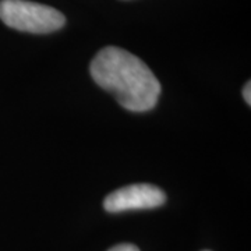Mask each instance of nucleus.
<instances>
[{
    "label": "nucleus",
    "instance_id": "nucleus-1",
    "mask_svg": "<svg viewBox=\"0 0 251 251\" xmlns=\"http://www.w3.org/2000/svg\"><path fill=\"white\" fill-rule=\"evenodd\" d=\"M90 72L99 87L113 94L127 110L148 112L158 103V78L141 59L125 49L103 48L92 59Z\"/></svg>",
    "mask_w": 251,
    "mask_h": 251
},
{
    "label": "nucleus",
    "instance_id": "nucleus-2",
    "mask_svg": "<svg viewBox=\"0 0 251 251\" xmlns=\"http://www.w3.org/2000/svg\"><path fill=\"white\" fill-rule=\"evenodd\" d=\"M0 20L7 27L31 34H49L66 24L59 10L28 0H0Z\"/></svg>",
    "mask_w": 251,
    "mask_h": 251
},
{
    "label": "nucleus",
    "instance_id": "nucleus-3",
    "mask_svg": "<svg viewBox=\"0 0 251 251\" xmlns=\"http://www.w3.org/2000/svg\"><path fill=\"white\" fill-rule=\"evenodd\" d=\"M166 194L152 184H131L110 193L103 201V208L112 212H125L131 209H151L165 204Z\"/></svg>",
    "mask_w": 251,
    "mask_h": 251
},
{
    "label": "nucleus",
    "instance_id": "nucleus-4",
    "mask_svg": "<svg viewBox=\"0 0 251 251\" xmlns=\"http://www.w3.org/2000/svg\"><path fill=\"white\" fill-rule=\"evenodd\" d=\"M108 251H140L138 247H135L134 244H128V243H123V244H117L115 247H112Z\"/></svg>",
    "mask_w": 251,
    "mask_h": 251
},
{
    "label": "nucleus",
    "instance_id": "nucleus-5",
    "mask_svg": "<svg viewBox=\"0 0 251 251\" xmlns=\"http://www.w3.org/2000/svg\"><path fill=\"white\" fill-rule=\"evenodd\" d=\"M243 97H244V99H246L247 105H251V84L250 82H247V84L244 85V88H243Z\"/></svg>",
    "mask_w": 251,
    "mask_h": 251
}]
</instances>
